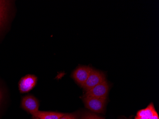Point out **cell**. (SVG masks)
Masks as SVG:
<instances>
[{
    "label": "cell",
    "instance_id": "cell-4",
    "mask_svg": "<svg viewBox=\"0 0 159 119\" xmlns=\"http://www.w3.org/2000/svg\"><path fill=\"white\" fill-rule=\"evenodd\" d=\"M93 68L89 66H79L72 73V77L76 83L83 87Z\"/></svg>",
    "mask_w": 159,
    "mask_h": 119
},
{
    "label": "cell",
    "instance_id": "cell-7",
    "mask_svg": "<svg viewBox=\"0 0 159 119\" xmlns=\"http://www.w3.org/2000/svg\"><path fill=\"white\" fill-rule=\"evenodd\" d=\"M66 113L61 112L38 111L37 112L33 114V116L35 118L40 119H60Z\"/></svg>",
    "mask_w": 159,
    "mask_h": 119
},
{
    "label": "cell",
    "instance_id": "cell-14",
    "mask_svg": "<svg viewBox=\"0 0 159 119\" xmlns=\"http://www.w3.org/2000/svg\"><path fill=\"white\" fill-rule=\"evenodd\" d=\"M2 93L1 91L0 90V103H1V102L2 100Z\"/></svg>",
    "mask_w": 159,
    "mask_h": 119
},
{
    "label": "cell",
    "instance_id": "cell-1",
    "mask_svg": "<svg viewBox=\"0 0 159 119\" xmlns=\"http://www.w3.org/2000/svg\"><path fill=\"white\" fill-rule=\"evenodd\" d=\"M83 101L86 108L96 113L103 112L107 103V99L84 95Z\"/></svg>",
    "mask_w": 159,
    "mask_h": 119
},
{
    "label": "cell",
    "instance_id": "cell-9",
    "mask_svg": "<svg viewBox=\"0 0 159 119\" xmlns=\"http://www.w3.org/2000/svg\"><path fill=\"white\" fill-rule=\"evenodd\" d=\"M156 111L154 104L153 103H152L149 104L145 109H142L138 111L137 113V116L138 117H145L149 119L152 117L153 113Z\"/></svg>",
    "mask_w": 159,
    "mask_h": 119
},
{
    "label": "cell",
    "instance_id": "cell-2",
    "mask_svg": "<svg viewBox=\"0 0 159 119\" xmlns=\"http://www.w3.org/2000/svg\"><path fill=\"white\" fill-rule=\"evenodd\" d=\"M105 80L106 75L104 72L93 69L82 88L86 92Z\"/></svg>",
    "mask_w": 159,
    "mask_h": 119
},
{
    "label": "cell",
    "instance_id": "cell-13",
    "mask_svg": "<svg viewBox=\"0 0 159 119\" xmlns=\"http://www.w3.org/2000/svg\"><path fill=\"white\" fill-rule=\"evenodd\" d=\"M135 119H149L148 118H145V117H138V116H136L135 117Z\"/></svg>",
    "mask_w": 159,
    "mask_h": 119
},
{
    "label": "cell",
    "instance_id": "cell-5",
    "mask_svg": "<svg viewBox=\"0 0 159 119\" xmlns=\"http://www.w3.org/2000/svg\"><path fill=\"white\" fill-rule=\"evenodd\" d=\"M37 83V77L33 74H27L21 78L19 83V89L21 94L28 93L33 90Z\"/></svg>",
    "mask_w": 159,
    "mask_h": 119
},
{
    "label": "cell",
    "instance_id": "cell-6",
    "mask_svg": "<svg viewBox=\"0 0 159 119\" xmlns=\"http://www.w3.org/2000/svg\"><path fill=\"white\" fill-rule=\"evenodd\" d=\"M21 105L24 110L32 115L39 111V101L32 95H28L23 97L21 100Z\"/></svg>",
    "mask_w": 159,
    "mask_h": 119
},
{
    "label": "cell",
    "instance_id": "cell-10",
    "mask_svg": "<svg viewBox=\"0 0 159 119\" xmlns=\"http://www.w3.org/2000/svg\"><path fill=\"white\" fill-rule=\"evenodd\" d=\"M81 119H104L102 117L98 116L91 112H85L82 116Z\"/></svg>",
    "mask_w": 159,
    "mask_h": 119
},
{
    "label": "cell",
    "instance_id": "cell-12",
    "mask_svg": "<svg viewBox=\"0 0 159 119\" xmlns=\"http://www.w3.org/2000/svg\"><path fill=\"white\" fill-rule=\"evenodd\" d=\"M149 119H159V115H158V113H157L156 111L153 113L152 117Z\"/></svg>",
    "mask_w": 159,
    "mask_h": 119
},
{
    "label": "cell",
    "instance_id": "cell-8",
    "mask_svg": "<svg viewBox=\"0 0 159 119\" xmlns=\"http://www.w3.org/2000/svg\"><path fill=\"white\" fill-rule=\"evenodd\" d=\"M10 1L0 0V30L7 20V13Z\"/></svg>",
    "mask_w": 159,
    "mask_h": 119
},
{
    "label": "cell",
    "instance_id": "cell-15",
    "mask_svg": "<svg viewBox=\"0 0 159 119\" xmlns=\"http://www.w3.org/2000/svg\"><path fill=\"white\" fill-rule=\"evenodd\" d=\"M34 119H39V118H35V117H34Z\"/></svg>",
    "mask_w": 159,
    "mask_h": 119
},
{
    "label": "cell",
    "instance_id": "cell-3",
    "mask_svg": "<svg viewBox=\"0 0 159 119\" xmlns=\"http://www.w3.org/2000/svg\"><path fill=\"white\" fill-rule=\"evenodd\" d=\"M109 90V84L107 80H105L86 92L84 96L107 99Z\"/></svg>",
    "mask_w": 159,
    "mask_h": 119
},
{
    "label": "cell",
    "instance_id": "cell-11",
    "mask_svg": "<svg viewBox=\"0 0 159 119\" xmlns=\"http://www.w3.org/2000/svg\"><path fill=\"white\" fill-rule=\"evenodd\" d=\"M79 114L77 112L73 113H67L60 118V119H78Z\"/></svg>",
    "mask_w": 159,
    "mask_h": 119
}]
</instances>
